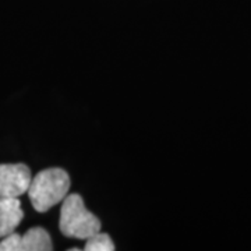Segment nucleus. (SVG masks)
Instances as JSON below:
<instances>
[{
  "label": "nucleus",
  "instance_id": "39448f33",
  "mask_svg": "<svg viewBox=\"0 0 251 251\" xmlns=\"http://www.w3.org/2000/svg\"><path fill=\"white\" fill-rule=\"evenodd\" d=\"M23 218L24 212L18 198L0 197V239L13 233Z\"/></svg>",
  "mask_w": 251,
  "mask_h": 251
},
{
  "label": "nucleus",
  "instance_id": "7ed1b4c3",
  "mask_svg": "<svg viewBox=\"0 0 251 251\" xmlns=\"http://www.w3.org/2000/svg\"><path fill=\"white\" fill-rule=\"evenodd\" d=\"M31 171L24 163L0 165V197L18 198L27 193L31 184Z\"/></svg>",
  "mask_w": 251,
  "mask_h": 251
},
{
  "label": "nucleus",
  "instance_id": "f257e3e1",
  "mask_svg": "<svg viewBox=\"0 0 251 251\" xmlns=\"http://www.w3.org/2000/svg\"><path fill=\"white\" fill-rule=\"evenodd\" d=\"M70 177L60 168H50L39 172L32 177L28 188V197L38 212H48L50 208L63 202L69 196Z\"/></svg>",
  "mask_w": 251,
  "mask_h": 251
},
{
  "label": "nucleus",
  "instance_id": "f03ea898",
  "mask_svg": "<svg viewBox=\"0 0 251 251\" xmlns=\"http://www.w3.org/2000/svg\"><path fill=\"white\" fill-rule=\"evenodd\" d=\"M59 227L66 237L87 240L100 232V222L85 208L80 194H70L63 200Z\"/></svg>",
  "mask_w": 251,
  "mask_h": 251
},
{
  "label": "nucleus",
  "instance_id": "20e7f679",
  "mask_svg": "<svg viewBox=\"0 0 251 251\" xmlns=\"http://www.w3.org/2000/svg\"><path fill=\"white\" fill-rule=\"evenodd\" d=\"M52 249V239L42 227H32L24 234L13 232L0 242V251H50Z\"/></svg>",
  "mask_w": 251,
  "mask_h": 251
},
{
  "label": "nucleus",
  "instance_id": "423d86ee",
  "mask_svg": "<svg viewBox=\"0 0 251 251\" xmlns=\"http://www.w3.org/2000/svg\"><path fill=\"white\" fill-rule=\"evenodd\" d=\"M85 250L87 251H113L115 244L106 233H95L90 239L85 240Z\"/></svg>",
  "mask_w": 251,
  "mask_h": 251
}]
</instances>
